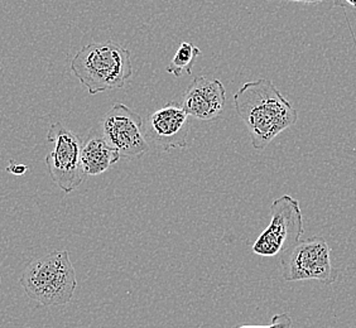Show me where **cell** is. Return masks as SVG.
<instances>
[{"instance_id": "4fadbf2b", "label": "cell", "mask_w": 356, "mask_h": 328, "mask_svg": "<svg viewBox=\"0 0 356 328\" xmlns=\"http://www.w3.org/2000/svg\"><path fill=\"white\" fill-rule=\"evenodd\" d=\"M28 171V167L26 164H17L14 161L9 162V165L7 167L8 173L13 174L15 177H21L23 174H26Z\"/></svg>"}, {"instance_id": "7c38bea8", "label": "cell", "mask_w": 356, "mask_h": 328, "mask_svg": "<svg viewBox=\"0 0 356 328\" xmlns=\"http://www.w3.org/2000/svg\"><path fill=\"white\" fill-rule=\"evenodd\" d=\"M292 318L288 313H278L274 315L272 322L269 325H240L234 328H291L292 327Z\"/></svg>"}, {"instance_id": "8fae6325", "label": "cell", "mask_w": 356, "mask_h": 328, "mask_svg": "<svg viewBox=\"0 0 356 328\" xmlns=\"http://www.w3.org/2000/svg\"><path fill=\"white\" fill-rule=\"evenodd\" d=\"M200 55H201V49L199 47H196L190 42H182L178 47L177 52L175 54V57L167 66V72L177 79L184 74L191 76L192 67Z\"/></svg>"}, {"instance_id": "6da1fadb", "label": "cell", "mask_w": 356, "mask_h": 328, "mask_svg": "<svg viewBox=\"0 0 356 328\" xmlns=\"http://www.w3.org/2000/svg\"><path fill=\"white\" fill-rule=\"evenodd\" d=\"M238 117L247 125L252 145L266 149L282 131L293 126L298 113L269 79L244 83L234 95Z\"/></svg>"}, {"instance_id": "7a4b0ae2", "label": "cell", "mask_w": 356, "mask_h": 328, "mask_svg": "<svg viewBox=\"0 0 356 328\" xmlns=\"http://www.w3.org/2000/svg\"><path fill=\"white\" fill-rule=\"evenodd\" d=\"M70 69L90 95L123 89L133 75L131 52L117 42L90 43L76 52Z\"/></svg>"}, {"instance_id": "3957f363", "label": "cell", "mask_w": 356, "mask_h": 328, "mask_svg": "<svg viewBox=\"0 0 356 328\" xmlns=\"http://www.w3.org/2000/svg\"><path fill=\"white\" fill-rule=\"evenodd\" d=\"M19 281L28 297L44 307L67 304L77 288L75 268L67 250H55L33 260Z\"/></svg>"}, {"instance_id": "8992f818", "label": "cell", "mask_w": 356, "mask_h": 328, "mask_svg": "<svg viewBox=\"0 0 356 328\" xmlns=\"http://www.w3.org/2000/svg\"><path fill=\"white\" fill-rule=\"evenodd\" d=\"M282 277L286 281H317L334 284L335 269L331 263V249L322 238L301 240L295 247L281 255Z\"/></svg>"}, {"instance_id": "52a82bcc", "label": "cell", "mask_w": 356, "mask_h": 328, "mask_svg": "<svg viewBox=\"0 0 356 328\" xmlns=\"http://www.w3.org/2000/svg\"><path fill=\"white\" fill-rule=\"evenodd\" d=\"M100 126L106 142L123 158L140 157L151 148L144 138L143 119L124 104H114Z\"/></svg>"}, {"instance_id": "277c9868", "label": "cell", "mask_w": 356, "mask_h": 328, "mask_svg": "<svg viewBox=\"0 0 356 328\" xmlns=\"http://www.w3.org/2000/svg\"><path fill=\"white\" fill-rule=\"evenodd\" d=\"M303 215L300 202L292 196H281L270 206V222L253 244V253L263 258L283 255L301 241Z\"/></svg>"}, {"instance_id": "5b68a950", "label": "cell", "mask_w": 356, "mask_h": 328, "mask_svg": "<svg viewBox=\"0 0 356 328\" xmlns=\"http://www.w3.org/2000/svg\"><path fill=\"white\" fill-rule=\"evenodd\" d=\"M47 142L52 144L44 159L49 177L65 193L75 191L86 177L81 162L83 142L62 123L49 126Z\"/></svg>"}, {"instance_id": "5bb4252c", "label": "cell", "mask_w": 356, "mask_h": 328, "mask_svg": "<svg viewBox=\"0 0 356 328\" xmlns=\"http://www.w3.org/2000/svg\"><path fill=\"white\" fill-rule=\"evenodd\" d=\"M336 7L345 8L356 12V0H332Z\"/></svg>"}, {"instance_id": "ba28073f", "label": "cell", "mask_w": 356, "mask_h": 328, "mask_svg": "<svg viewBox=\"0 0 356 328\" xmlns=\"http://www.w3.org/2000/svg\"><path fill=\"white\" fill-rule=\"evenodd\" d=\"M188 133L190 117L181 104H165L143 119L144 138L157 151L187 148Z\"/></svg>"}, {"instance_id": "30bf717a", "label": "cell", "mask_w": 356, "mask_h": 328, "mask_svg": "<svg viewBox=\"0 0 356 328\" xmlns=\"http://www.w3.org/2000/svg\"><path fill=\"white\" fill-rule=\"evenodd\" d=\"M120 153L110 145L104 138L103 131L91 130L83 143L81 162L86 176L95 177L103 174L120 161Z\"/></svg>"}, {"instance_id": "9c48e42d", "label": "cell", "mask_w": 356, "mask_h": 328, "mask_svg": "<svg viewBox=\"0 0 356 328\" xmlns=\"http://www.w3.org/2000/svg\"><path fill=\"white\" fill-rule=\"evenodd\" d=\"M225 104L226 91L222 82L199 76L192 79L181 105L188 117L202 122H211L219 119Z\"/></svg>"}, {"instance_id": "9a60e30c", "label": "cell", "mask_w": 356, "mask_h": 328, "mask_svg": "<svg viewBox=\"0 0 356 328\" xmlns=\"http://www.w3.org/2000/svg\"><path fill=\"white\" fill-rule=\"evenodd\" d=\"M284 1H296V3H303V4H321L323 0H284Z\"/></svg>"}]
</instances>
